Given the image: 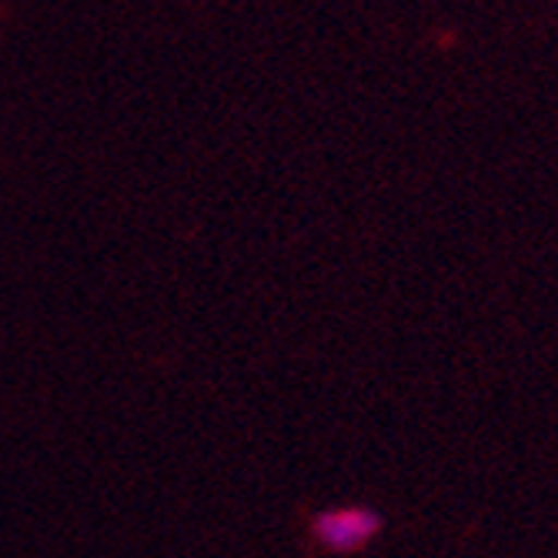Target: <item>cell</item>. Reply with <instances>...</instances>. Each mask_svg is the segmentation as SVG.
Instances as JSON below:
<instances>
[{
  "mask_svg": "<svg viewBox=\"0 0 558 558\" xmlns=\"http://www.w3.org/2000/svg\"><path fill=\"white\" fill-rule=\"evenodd\" d=\"M375 529H378V519L362 509L331 512L315 522V535L328 548H359L368 535H375Z\"/></svg>",
  "mask_w": 558,
  "mask_h": 558,
  "instance_id": "6da1fadb",
  "label": "cell"
}]
</instances>
